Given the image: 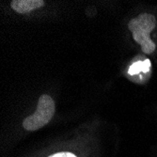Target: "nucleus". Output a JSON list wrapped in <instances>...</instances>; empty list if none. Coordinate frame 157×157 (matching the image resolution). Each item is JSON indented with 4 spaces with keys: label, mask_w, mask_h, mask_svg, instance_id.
I'll use <instances>...</instances> for the list:
<instances>
[{
    "label": "nucleus",
    "mask_w": 157,
    "mask_h": 157,
    "mask_svg": "<svg viewBox=\"0 0 157 157\" xmlns=\"http://www.w3.org/2000/svg\"><path fill=\"white\" fill-rule=\"evenodd\" d=\"M49 157H76V156L71 152H59V153H55Z\"/></svg>",
    "instance_id": "obj_5"
},
{
    "label": "nucleus",
    "mask_w": 157,
    "mask_h": 157,
    "mask_svg": "<svg viewBox=\"0 0 157 157\" xmlns=\"http://www.w3.org/2000/svg\"><path fill=\"white\" fill-rule=\"evenodd\" d=\"M155 25L156 18L151 13H141L128 24V28L132 32L134 40L141 46L143 53L147 55L153 53L156 48L155 44L150 38Z\"/></svg>",
    "instance_id": "obj_1"
},
{
    "label": "nucleus",
    "mask_w": 157,
    "mask_h": 157,
    "mask_svg": "<svg viewBox=\"0 0 157 157\" xmlns=\"http://www.w3.org/2000/svg\"><path fill=\"white\" fill-rule=\"evenodd\" d=\"M150 66H151V61L149 59H146L145 61L136 62L131 65L129 71H128V74L130 75H136L140 72H147V71H149Z\"/></svg>",
    "instance_id": "obj_4"
},
{
    "label": "nucleus",
    "mask_w": 157,
    "mask_h": 157,
    "mask_svg": "<svg viewBox=\"0 0 157 157\" xmlns=\"http://www.w3.org/2000/svg\"><path fill=\"white\" fill-rule=\"evenodd\" d=\"M11 8L18 13H27L44 6L42 0H13L10 3Z\"/></svg>",
    "instance_id": "obj_3"
},
{
    "label": "nucleus",
    "mask_w": 157,
    "mask_h": 157,
    "mask_svg": "<svg viewBox=\"0 0 157 157\" xmlns=\"http://www.w3.org/2000/svg\"><path fill=\"white\" fill-rule=\"evenodd\" d=\"M55 114V102L46 94L41 95L39 99L36 112L28 116L23 121V126L27 131H36L46 125Z\"/></svg>",
    "instance_id": "obj_2"
}]
</instances>
